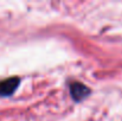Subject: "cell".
<instances>
[{"label":"cell","instance_id":"6da1fadb","mask_svg":"<svg viewBox=\"0 0 122 121\" xmlns=\"http://www.w3.org/2000/svg\"><path fill=\"white\" fill-rule=\"evenodd\" d=\"M20 83L19 77H10L4 81H0V96H10L12 95Z\"/></svg>","mask_w":122,"mask_h":121},{"label":"cell","instance_id":"7a4b0ae2","mask_svg":"<svg viewBox=\"0 0 122 121\" xmlns=\"http://www.w3.org/2000/svg\"><path fill=\"white\" fill-rule=\"evenodd\" d=\"M70 94L75 101H82L90 94V89L80 82H74L70 84Z\"/></svg>","mask_w":122,"mask_h":121}]
</instances>
